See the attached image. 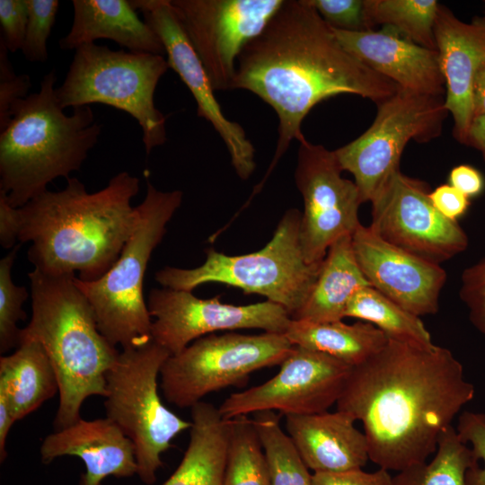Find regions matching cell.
<instances>
[{
    "instance_id": "6da1fadb",
    "label": "cell",
    "mask_w": 485,
    "mask_h": 485,
    "mask_svg": "<svg viewBox=\"0 0 485 485\" xmlns=\"http://www.w3.org/2000/svg\"><path fill=\"white\" fill-rule=\"evenodd\" d=\"M474 395L448 348L388 339L352 367L336 406L362 422L369 459L400 472L436 452L442 432Z\"/></svg>"
},
{
    "instance_id": "7a4b0ae2",
    "label": "cell",
    "mask_w": 485,
    "mask_h": 485,
    "mask_svg": "<svg viewBox=\"0 0 485 485\" xmlns=\"http://www.w3.org/2000/svg\"><path fill=\"white\" fill-rule=\"evenodd\" d=\"M399 88L347 51L308 0H285L261 33L244 46L236 65L234 90L253 93L278 119L274 156L253 193L291 142L304 137L302 122L319 102L348 93L378 104Z\"/></svg>"
},
{
    "instance_id": "3957f363",
    "label": "cell",
    "mask_w": 485,
    "mask_h": 485,
    "mask_svg": "<svg viewBox=\"0 0 485 485\" xmlns=\"http://www.w3.org/2000/svg\"><path fill=\"white\" fill-rule=\"evenodd\" d=\"M139 180L128 172L89 193L76 178L47 190L17 208L18 241L31 242L28 259L35 269L52 275L79 273L82 281L101 278L118 260L139 222L131 199Z\"/></svg>"
},
{
    "instance_id": "277c9868",
    "label": "cell",
    "mask_w": 485,
    "mask_h": 485,
    "mask_svg": "<svg viewBox=\"0 0 485 485\" xmlns=\"http://www.w3.org/2000/svg\"><path fill=\"white\" fill-rule=\"evenodd\" d=\"M28 277L31 318L21 329L19 342H40L56 371L59 403L54 426L57 430L81 419L80 410L88 397H105L106 375L120 351L100 331L74 273L52 275L34 269Z\"/></svg>"
},
{
    "instance_id": "5b68a950",
    "label": "cell",
    "mask_w": 485,
    "mask_h": 485,
    "mask_svg": "<svg viewBox=\"0 0 485 485\" xmlns=\"http://www.w3.org/2000/svg\"><path fill=\"white\" fill-rule=\"evenodd\" d=\"M56 82L53 69L38 93L13 102L10 122L0 131V192L15 208L47 191L53 180L79 171L101 131L90 106L64 113Z\"/></svg>"
},
{
    "instance_id": "8992f818",
    "label": "cell",
    "mask_w": 485,
    "mask_h": 485,
    "mask_svg": "<svg viewBox=\"0 0 485 485\" xmlns=\"http://www.w3.org/2000/svg\"><path fill=\"white\" fill-rule=\"evenodd\" d=\"M301 216L295 208L286 211L271 240L258 251L233 256L209 248L202 265L194 269L168 266L158 270L154 278L163 287L175 290L192 291L208 282L239 287L281 305L292 319L306 302L322 263L309 264L304 260L299 235Z\"/></svg>"
},
{
    "instance_id": "52a82bcc",
    "label": "cell",
    "mask_w": 485,
    "mask_h": 485,
    "mask_svg": "<svg viewBox=\"0 0 485 485\" xmlns=\"http://www.w3.org/2000/svg\"><path fill=\"white\" fill-rule=\"evenodd\" d=\"M181 190L162 191L146 180V194L137 206L138 225L118 260L101 278L75 283L89 301L102 335L122 349L152 340V320L143 281L152 252L182 201Z\"/></svg>"
},
{
    "instance_id": "ba28073f",
    "label": "cell",
    "mask_w": 485,
    "mask_h": 485,
    "mask_svg": "<svg viewBox=\"0 0 485 485\" xmlns=\"http://www.w3.org/2000/svg\"><path fill=\"white\" fill-rule=\"evenodd\" d=\"M168 68L162 55L85 44L75 49L63 84L55 89L56 98L63 110L101 103L128 113L141 127L149 154L166 141L165 117L154 98Z\"/></svg>"
},
{
    "instance_id": "9c48e42d",
    "label": "cell",
    "mask_w": 485,
    "mask_h": 485,
    "mask_svg": "<svg viewBox=\"0 0 485 485\" xmlns=\"http://www.w3.org/2000/svg\"><path fill=\"white\" fill-rule=\"evenodd\" d=\"M169 356L152 340L122 349L106 375L107 418L132 441L137 475L147 485L155 482L157 471L163 465L161 455L172 439L191 427V421L170 410L159 395L158 377Z\"/></svg>"
},
{
    "instance_id": "30bf717a",
    "label": "cell",
    "mask_w": 485,
    "mask_h": 485,
    "mask_svg": "<svg viewBox=\"0 0 485 485\" xmlns=\"http://www.w3.org/2000/svg\"><path fill=\"white\" fill-rule=\"evenodd\" d=\"M293 348L283 333L208 334L166 358L160 387L171 404L191 408L210 392L243 387L253 372L280 366Z\"/></svg>"
},
{
    "instance_id": "8fae6325",
    "label": "cell",
    "mask_w": 485,
    "mask_h": 485,
    "mask_svg": "<svg viewBox=\"0 0 485 485\" xmlns=\"http://www.w3.org/2000/svg\"><path fill=\"white\" fill-rule=\"evenodd\" d=\"M448 113L445 96L399 88L377 104L374 122L361 136L333 150L342 171L353 175L362 204L400 170L410 140L427 143L440 136Z\"/></svg>"
},
{
    "instance_id": "7c38bea8",
    "label": "cell",
    "mask_w": 485,
    "mask_h": 485,
    "mask_svg": "<svg viewBox=\"0 0 485 485\" xmlns=\"http://www.w3.org/2000/svg\"><path fill=\"white\" fill-rule=\"evenodd\" d=\"M429 194L425 181L397 171L370 202L369 227L387 242L440 265L464 251L469 239L457 221L437 211Z\"/></svg>"
},
{
    "instance_id": "4fadbf2b",
    "label": "cell",
    "mask_w": 485,
    "mask_h": 485,
    "mask_svg": "<svg viewBox=\"0 0 485 485\" xmlns=\"http://www.w3.org/2000/svg\"><path fill=\"white\" fill-rule=\"evenodd\" d=\"M298 142L295 181L304 200L300 242L306 262L321 263L335 241L352 235L361 224L362 202L355 182L341 176L334 151L304 136Z\"/></svg>"
},
{
    "instance_id": "5bb4252c",
    "label": "cell",
    "mask_w": 485,
    "mask_h": 485,
    "mask_svg": "<svg viewBox=\"0 0 485 485\" xmlns=\"http://www.w3.org/2000/svg\"><path fill=\"white\" fill-rule=\"evenodd\" d=\"M215 91L234 90L238 57L284 0H170Z\"/></svg>"
},
{
    "instance_id": "9a60e30c",
    "label": "cell",
    "mask_w": 485,
    "mask_h": 485,
    "mask_svg": "<svg viewBox=\"0 0 485 485\" xmlns=\"http://www.w3.org/2000/svg\"><path fill=\"white\" fill-rule=\"evenodd\" d=\"M352 367L324 353L294 346L275 376L232 393L218 410L225 419L263 410L285 416L324 412L337 403Z\"/></svg>"
},
{
    "instance_id": "2e32d148",
    "label": "cell",
    "mask_w": 485,
    "mask_h": 485,
    "mask_svg": "<svg viewBox=\"0 0 485 485\" xmlns=\"http://www.w3.org/2000/svg\"><path fill=\"white\" fill-rule=\"evenodd\" d=\"M152 321V340L170 355L194 340L218 331L260 329L285 334L291 317L270 301L247 305L224 304L219 296L201 299L191 291L151 289L146 302Z\"/></svg>"
},
{
    "instance_id": "e0dca14e",
    "label": "cell",
    "mask_w": 485,
    "mask_h": 485,
    "mask_svg": "<svg viewBox=\"0 0 485 485\" xmlns=\"http://www.w3.org/2000/svg\"><path fill=\"white\" fill-rule=\"evenodd\" d=\"M145 22L159 37L167 55L169 67L174 70L192 93L197 114L208 121L224 141L232 165L242 180L255 170V149L242 127L228 119L216 101L205 68L177 18L170 0H130Z\"/></svg>"
},
{
    "instance_id": "ac0fdd59",
    "label": "cell",
    "mask_w": 485,
    "mask_h": 485,
    "mask_svg": "<svg viewBox=\"0 0 485 485\" xmlns=\"http://www.w3.org/2000/svg\"><path fill=\"white\" fill-rule=\"evenodd\" d=\"M352 246L372 287L419 317L438 312L447 278L441 265L387 242L362 224L352 234Z\"/></svg>"
},
{
    "instance_id": "d6986e66",
    "label": "cell",
    "mask_w": 485,
    "mask_h": 485,
    "mask_svg": "<svg viewBox=\"0 0 485 485\" xmlns=\"http://www.w3.org/2000/svg\"><path fill=\"white\" fill-rule=\"evenodd\" d=\"M434 34L445 84V108L454 122L453 134L465 145L473 119V81L485 62V22L476 18L471 23L463 22L439 4Z\"/></svg>"
},
{
    "instance_id": "ffe728a7",
    "label": "cell",
    "mask_w": 485,
    "mask_h": 485,
    "mask_svg": "<svg viewBox=\"0 0 485 485\" xmlns=\"http://www.w3.org/2000/svg\"><path fill=\"white\" fill-rule=\"evenodd\" d=\"M331 31L347 51L400 88L423 94L445 95L437 51L386 30L348 31L331 28Z\"/></svg>"
},
{
    "instance_id": "44dd1931",
    "label": "cell",
    "mask_w": 485,
    "mask_h": 485,
    "mask_svg": "<svg viewBox=\"0 0 485 485\" xmlns=\"http://www.w3.org/2000/svg\"><path fill=\"white\" fill-rule=\"evenodd\" d=\"M48 464L60 456L79 457L85 472L79 485H102L108 476L127 478L137 474L136 450L132 441L110 419L85 420L48 435L40 449Z\"/></svg>"
},
{
    "instance_id": "7402d4cb",
    "label": "cell",
    "mask_w": 485,
    "mask_h": 485,
    "mask_svg": "<svg viewBox=\"0 0 485 485\" xmlns=\"http://www.w3.org/2000/svg\"><path fill=\"white\" fill-rule=\"evenodd\" d=\"M285 418L288 436L313 472L362 469L370 460L364 432L355 427L356 420L344 411Z\"/></svg>"
},
{
    "instance_id": "603a6c76",
    "label": "cell",
    "mask_w": 485,
    "mask_h": 485,
    "mask_svg": "<svg viewBox=\"0 0 485 485\" xmlns=\"http://www.w3.org/2000/svg\"><path fill=\"white\" fill-rule=\"evenodd\" d=\"M69 32L59 40L64 50L108 39L130 52L162 55L164 48L155 32L141 20L128 0H73Z\"/></svg>"
},
{
    "instance_id": "cb8c5ba5",
    "label": "cell",
    "mask_w": 485,
    "mask_h": 485,
    "mask_svg": "<svg viewBox=\"0 0 485 485\" xmlns=\"http://www.w3.org/2000/svg\"><path fill=\"white\" fill-rule=\"evenodd\" d=\"M368 286L355 257L352 235L342 236L328 249L306 302L292 320L341 321L353 295Z\"/></svg>"
},
{
    "instance_id": "d4e9b609",
    "label": "cell",
    "mask_w": 485,
    "mask_h": 485,
    "mask_svg": "<svg viewBox=\"0 0 485 485\" xmlns=\"http://www.w3.org/2000/svg\"><path fill=\"white\" fill-rule=\"evenodd\" d=\"M191 409L190 441L173 473L162 485H222L228 424L211 403Z\"/></svg>"
},
{
    "instance_id": "484cf974",
    "label": "cell",
    "mask_w": 485,
    "mask_h": 485,
    "mask_svg": "<svg viewBox=\"0 0 485 485\" xmlns=\"http://www.w3.org/2000/svg\"><path fill=\"white\" fill-rule=\"evenodd\" d=\"M59 392L56 371L42 345L21 340L16 349L0 358V393L16 420L23 419Z\"/></svg>"
},
{
    "instance_id": "4316f807",
    "label": "cell",
    "mask_w": 485,
    "mask_h": 485,
    "mask_svg": "<svg viewBox=\"0 0 485 485\" xmlns=\"http://www.w3.org/2000/svg\"><path fill=\"white\" fill-rule=\"evenodd\" d=\"M285 335L294 346L324 353L351 366L366 361L388 340L381 330L363 321L348 324L342 320H291Z\"/></svg>"
},
{
    "instance_id": "83f0119b",
    "label": "cell",
    "mask_w": 485,
    "mask_h": 485,
    "mask_svg": "<svg viewBox=\"0 0 485 485\" xmlns=\"http://www.w3.org/2000/svg\"><path fill=\"white\" fill-rule=\"evenodd\" d=\"M345 317L372 323L392 340L425 348L435 345L420 317L405 310L371 286L353 295L348 304Z\"/></svg>"
},
{
    "instance_id": "f1b7e54d",
    "label": "cell",
    "mask_w": 485,
    "mask_h": 485,
    "mask_svg": "<svg viewBox=\"0 0 485 485\" xmlns=\"http://www.w3.org/2000/svg\"><path fill=\"white\" fill-rule=\"evenodd\" d=\"M438 6L436 0H364L366 31L384 25L417 45L437 51L434 25Z\"/></svg>"
},
{
    "instance_id": "f546056e",
    "label": "cell",
    "mask_w": 485,
    "mask_h": 485,
    "mask_svg": "<svg viewBox=\"0 0 485 485\" xmlns=\"http://www.w3.org/2000/svg\"><path fill=\"white\" fill-rule=\"evenodd\" d=\"M227 419V448L222 485H270L268 460L252 419Z\"/></svg>"
},
{
    "instance_id": "4dcf8cb0",
    "label": "cell",
    "mask_w": 485,
    "mask_h": 485,
    "mask_svg": "<svg viewBox=\"0 0 485 485\" xmlns=\"http://www.w3.org/2000/svg\"><path fill=\"white\" fill-rule=\"evenodd\" d=\"M477 463L472 449L450 426L439 436L433 459L392 476L393 485H466V473Z\"/></svg>"
},
{
    "instance_id": "1f68e13d",
    "label": "cell",
    "mask_w": 485,
    "mask_h": 485,
    "mask_svg": "<svg viewBox=\"0 0 485 485\" xmlns=\"http://www.w3.org/2000/svg\"><path fill=\"white\" fill-rule=\"evenodd\" d=\"M252 419L268 460L270 485H313V474L281 428L280 414L263 410Z\"/></svg>"
},
{
    "instance_id": "d6a6232c",
    "label": "cell",
    "mask_w": 485,
    "mask_h": 485,
    "mask_svg": "<svg viewBox=\"0 0 485 485\" xmlns=\"http://www.w3.org/2000/svg\"><path fill=\"white\" fill-rule=\"evenodd\" d=\"M21 243L16 244L0 260V352L17 348L21 329L17 323L26 317L22 304L29 293L25 287L16 286L12 278V268Z\"/></svg>"
},
{
    "instance_id": "836d02e7",
    "label": "cell",
    "mask_w": 485,
    "mask_h": 485,
    "mask_svg": "<svg viewBox=\"0 0 485 485\" xmlns=\"http://www.w3.org/2000/svg\"><path fill=\"white\" fill-rule=\"evenodd\" d=\"M28 22L22 48L30 62L44 63L48 58V40L56 22L57 0H26Z\"/></svg>"
},
{
    "instance_id": "e575fe53",
    "label": "cell",
    "mask_w": 485,
    "mask_h": 485,
    "mask_svg": "<svg viewBox=\"0 0 485 485\" xmlns=\"http://www.w3.org/2000/svg\"><path fill=\"white\" fill-rule=\"evenodd\" d=\"M461 440L471 445L477 463L466 473V485H485V414L463 411L455 428Z\"/></svg>"
},
{
    "instance_id": "d590c367",
    "label": "cell",
    "mask_w": 485,
    "mask_h": 485,
    "mask_svg": "<svg viewBox=\"0 0 485 485\" xmlns=\"http://www.w3.org/2000/svg\"><path fill=\"white\" fill-rule=\"evenodd\" d=\"M459 295L471 322L485 338V258L463 271Z\"/></svg>"
},
{
    "instance_id": "8d00e7d4",
    "label": "cell",
    "mask_w": 485,
    "mask_h": 485,
    "mask_svg": "<svg viewBox=\"0 0 485 485\" xmlns=\"http://www.w3.org/2000/svg\"><path fill=\"white\" fill-rule=\"evenodd\" d=\"M331 28L348 31H366L364 0H308Z\"/></svg>"
},
{
    "instance_id": "74e56055",
    "label": "cell",
    "mask_w": 485,
    "mask_h": 485,
    "mask_svg": "<svg viewBox=\"0 0 485 485\" xmlns=\"http://www.w3.org/2000/svg\"><path fill=\"white\" fill-rule=\"evenodd\" d=\"M8 49L0 40V131L10 122V109L14 101L24 98L31 86L28 75H16L8 59Z\"/></svg>"
},
{
    "instance_id": "f35d334b",
    "label": "cell",
    "mask_w": 485,
    "mask_h": 485,
    "mask_svg": "<svg viewBox=\"0 0 485 485\" xmlns=\"http://www.w3.org/2000/svg\"><path fill=\"white\" fill-rule=\"evenodd\" d=\"M28 22L26 0H0L1 38L9 52L22 48Z\"/></svg>"
},
{
    "instance_id": "ab89813d",
    "label": "cell",
    "mask_w": 485,
    "mask_h": 485,
    "mask_svg": "<svg viewBox=\"0 0 485 485\" xmlns=\"http://www.w3.org/2000/svg\"><path fill=\"white\" fill-rule=\"evenodd\" d=\"M313 485H393L389 471L379 468L367 472L354 469L336 472H313Z\"/></svg>"
},
{
    "instance_id": "60d3db41",
    "label": "cell",
    "mask_w": 485,
    "mask_h": 485,
    "mask_svg": "<svg viewBox=\"0 0 485 485\" xmlns=\"http://www.w3.org/2000/svg\"><path fill=\"white\" fill-rule=\"evenodd\" d=\"M429 197L437 211L453 221L462 217L471 204L467 196L450 184L438 186L430 191Z\"/></svg>"
},
{
    "instance_id": "b9f144b4",
    "label": "cell",
    "mask_w": 485,
    "mask_h": 485,
    "mask_svg": "<svg viewBox=\"0 0 485 485\" xmlns=\"http://www.w3.org/2000/svg\"><path fill=\"white\" fill-rule=\"evenodd\" d=\"M449 184L463 193L469 198L479 196L484 190L483 175L474 167L460 164L449 173Z\"/></svg>"
},
{
    "instance_id": "7bdbcfd3",
    "label": "cell",
    "mask_w": 485,
    "mask_h": 485,
    "mask_svg": "<svg viewBox=\"0 0 485 485\" xmlns=\"http://www.w3.org/2000/svg\"><path fill=\"white\" fill-rule=\"evenodd\" d=\"M19 221L17 208L13 207L0 192V243L13 249L18 242Z\"/></svg>"
},
{
    "instance_id": "ee69618b",
    "label": "cell",
    "mask_w": 485,
    "mask_h": 485,
    "mask_svg": "<svg viewBox=\"0 0 485 485\" xmlns=\"http://www.w3.org/2000/svg\"><path fill=\"white\" fill-rule=\"evenodd\" d=\"M16 421L13 410L6 398L0 393V460L6 458V439L8 433Z\"/></svg>"
},
{
    "instance_id": "f6af8a7d",
    "label": "cell",
    "mask_w": 485,
    "mask_h": 485,
    "mask_svg": "<svg viewBox=\"0 0 485 485\" xmlns=\"http://www.w3.org/2000/svg\"><path fill=\"white\" fill-rule=\"evenodd\" d=\"M465 145L480 151L485 161V115L472 119Z\"/></svg>"
},
{
    "instance_id": "bcb514c9",
    "label": "cell",
    "mask_w": 485,
    "mask_h": 485,
    "mask_svg": "<svg viewBox=\"0 0 485 485\" xmlns=\"http://www.w3.org/2000/svg\"><path fill=\"white\" fill-rule=\"evenodd\" d=\"M473 118L485 115V62L479 68L472 85Z\"/></svg>"
},
{
    "instance_id": "7dc6e473",
    "label": "cell",
    "mask_w": 485,
    "mask_h": 485,
    "mask_svg": "<svg viewBox=\"0 0 485 485\" xmlns=\"http://www.w3.org/2000/svg\"><path fill=\"white\" fill-rule=\"evenodd\" d=\"M482 19H483V20H484V22H485V16H484V17H482Z\"/></svg>"
}]
</instances>
